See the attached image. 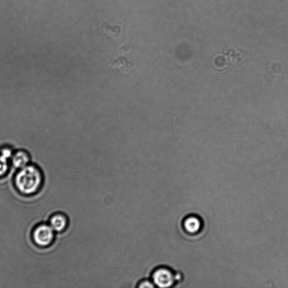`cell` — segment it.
<instances>
[{"mask_svg": "<svg viewBox=\"0 0 288 288\" xmlns=\"http://www.w3.org/2000/svg\"><path fill=\"white\" fill-rule=\"evenodd\" d=\"M43 182V175L39 167L28 165L21 169L14 178L15 186L24 196L35 195L41 189Z\"/></svg>", "mask_w": 288, "mask_h": 288, "instance_id": "cell-1", "label": "cell"}, {"mask_svg": "<svg viewBox=\"0 0 288 288\" xmlns=\"http://www.w3.org/2000/svg\"><path fill=\"white\" fill-rule=\"evenodd\" d=\"M54 232L51 225L41 223L33 230V242L39 247L45 248L51 246L54 239Z\"/></svg>", "mask_w": 288, "mask_h": 288, "instance_id": "cell-2", "label": "cell"}, {"mask_svg": "<svg viewBox=\"0 0 288 288\" xmlns=\"http://www.w3.org/2000/svg\"><path fill=\"white\" fill-rule=\"evenodd\" d=\"M176 277L172 272L168 269H161L157 270L153 275L155 284L160 287H171L174 284Z\"/></svg>", "mask_w": 288, "mask_h": 288, "instance_id": "cell-3", "label": "cell"}, {"mask_svg": "<svg viewBox=\"0 0 288 288\" xmlns=\"http://www.w3.org/2000/svg\"><path fill=\"white\" fill-rule=\"evenodd\" d=\"M30 156L26 152L21 151L14 154L12 158V164L15 168L21 169L29 165Z\"/></svg>", "mask_w": 288, "mask_h": 288, "instance_id": "cell-4", "label": "cell"}, {"mask_svg": "<svg viewBox=\"0 0 288 288\" xmlns=\"http://www.w3.org/2000/svg\"><path fill=\"white\" fill-rule=\"evenodd\" d=\"M183 225L187 232L190 234H195L200 230L202 222L200 218L195 216H191L186 218Z\"/></svg>", "mask_w": 288, "mask_h": 288, "instance_id": "cell-5", "label": "cell"}, {"mask_svg": "<svg viewBox=\"0 0 288 288\" xmlns=\"http://www.w3.org/2000/svg\"><path fill=\"white\" fill-rule=\"evenodd\" d=\"M49 225L53 228L55 232H61L67 226V218L61 214L55 215L50 219Z\"/></svg>", "mask_w": 288, "mask_h": 288, "instance_id": "cell-6", "label": "cell"}, {"mask_svg": "<svg viewBox=\"0 0 288 288\" xmlns=\"http://www.w3.org/2000/svg\"><path fill=\"white\" fill-rule=\"evenodd\" d=\"M8 158L3 155H0V177L6 175L9 170Z\"/></svg>", "mask_w": 288, "mask_h": 288, "instance_id": "cell-7", "label": "cell"}, {"mask_svg": "<svg viewBox=\"0 0 288 288\" xmlns=\"http://www.w3.org/2000/svg\"><path fill=\"white\" fill-rule=\"evenodd\" d=\"M140 287H153L154 285L150 282L144 281L143 282L141 283V284L140 285Z\"/></svg>", "mask_w": 288, "mask_h": 288, "instance_id": "cell-8", "label": "cell"}]
</instances>
